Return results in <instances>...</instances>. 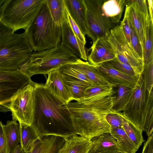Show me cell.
I'll return each instance as SVG.
<instances>
[{
    "label": "cell",
    "mask_w": 153,
    "mask_h": 153,
    "mask_svg": "<svg viewBox=\"0 0 153 153\" xmlns=\"http://www.w3.org/2000/svg\"><path fill=\"white\" fill-rule=\"evenodd\" d=\"M33 50L24 33H13L0 39V69L15 70L27 61Z\"/></svg>",
    "instance_id": "6"
},
{
    "label": "cell",
    "mask_w": 153,
    "mask_h": 153,
    "mask_svg": "<svg viewBox=\"0 0 153 153\" xmlns=\"http://www.w3.org/2000/svg\"><path fill=\"white\" fill-rule=\"evenodd\" d=\"M115 93L113 88L68 104L77 135L91 140L103 134L110 133L111 127L106 117L111 112Z\"/></svg>",
    "instance_id": "2"
},
{
    "label": "cell",
    "mask_w": 153,
    "mask_h": 153,
    "mask_svg": "<svg viewBox=\"0 0 153 153\" xmlns=\"http://www.w3.org/2000/svg\"><path fill=\"white\" fill-rule=\"evenodd\" d=\"M120 25L128 42L130 45V35L132 25L127 13L125 10L123 18Z\"/></svg>",
    "instance_id": "35"
},
{
    "label": "cell",
    "mask_w": 153,
    "mask_h": 153,
    "mask_svg": "<svg viewBox=\"0 0 153 153\" xmlns=\"http://www.w3.org/2000/svg\"><path fill=\"white\" fill-rule=\"evenodd\" d=\"M58 69L65 76L96 85L83 74L71 66L68 63L60 67Z\"/></svg>",
    "instance_id": "31"
},
{
    "label": "cell",
    "mask_w": 153,
    "mask_h": 153,
    "mask_svg": "<svg viewBox=\"0 0 153 153\" xmlns=\"http://www.w3.org/2000/svg\"><path fill=\"white\" fill-rule=\"evenodd\" d=\"M130 45L137 56L143 62L142 46L137 34L133 25L130 35Z\"/></svg>",
    "instance_id": "33"
},
{
    "label": "cell",
    "mask_w": 153,
    "mask_h": 153,
    "mask_svg": "<svg viewBox=\"0 0 153 153\" xmlns=\"http://www.w3.org/2000/svg\"><path fill=\"white\" fill-rule=\"evenodd\" d=\"M4 127L5 133L8 149L10 153L20 142L19 124L16 121L8 120Z\"/></svg>",
    "instance_id": "28"
},
{
    "label": "cell",
    "mask_w": 153,
    "mask_h": 153,
    "mask_svg": "<svg viewBox=\"0 0 153 153\" xmlns=\"http://www.w3.org/2000/svg\"><path fill=\"white\" fill-rule=\"evenodd\" d=\"M71 66L83 74L97 86L111 85L101 75L95 66L79 58L68 63Z\"/></svg>",
    "instance_id": "18"
},
{
    "label": "cell",
    "mask_w": 153,
    "mask_h": 153,
    "mask_svg": "<svg viewBox=\"0 0 153 153\" xmlns=\"http://www.w3.org/2000/svg\"><path fill=\"white\" fill-rule=\"evenodd\" d=\"M113 87H114L112 85L93 86L86 91L83 97L90 96L98 94L108 90Z\"/></svg>",
    "instance_id": "38"
},
{
    "label": "cell",
    "mask_w": 153,
    "mask_h": 153,
    "mask_svg": "<svg viewBox=\"0 0 153 153\" xmlns=\"http://www.w3.org/2000/svg\"><path fill=\"white\" fill-rule=\"evenodd\" d=\"M84 1L86 8V35L93 42L99 38H107L114 27L102 10L103 0Z\"/></svg>",
    "instance_id": "8"
},
{
    "label": "cell",
    "mask_w": 153,
    "mask_h": 153,
    "mask_svg": "<svg viewBox=\"0 0 153 153\" xmlns=\"http://www.w3.org/2000/svg\"><path fill=\"white\" fill-rule=\"evenodd\" d=\"M78 58L60 44L53 48L33 52L19 69L30 78L35 74L46 75L66 64L75 61Z\"/></svg>",
    "instance_id": "5"
},
{
    "label": "cell",
    "mask_w": 153,
    "mask_h": 153,
    "mask_svg": "<svg viewBox=\"0 0 153 153\" xmlns=\"http://www.w3.org/2000/svg\"><path fill=\"white\" fill-rule=\"evenodd\" d=\"M20 145H18L14 148L10 153H24Z\"/></svg>",
    "instance_id": "44"
},
{
    "label": "cell",
    "mask_w": 153,
    "mask_h": 153,
    "mask_svg": "<svg viewBox=\"0 0 153 153\" xmlns=\"http://www.w3.org/2000/svg\"><path fill=\"white\" fill-rule=\"evenodd\" d=\"M110 133L116 140L121 151L125 153H135L138 150L123 127L111 128Z\"/></svg>",
    "instance_id": "26"
},
{
    "label": "cell",
    "mask_w": 153,
    "mask_h": 153,
    "mask_svg": "<svg viewBox=\"0 0 153 153\" xmlns=\"http://www.w3.org/2000/svg\"><path fill=\"white\" fill-rule=\"evenodd\" d=\"M5 0H0V17L1 16L2 5Z\"/></svg>",
    "instance_id": "46"
},
{
    "label": "cell",
    "mask_w": 153,
    "mask_h": 153,
    "mask_svg": "<svg viewBox=\"0 0 153 153\" xmlns=\"http://www.w3.org/2000/svg\"><path fill=\"white\" fill-rule=\"evenodd\" d=\"M93 144L90 150L100 153L121 151L116 140L110 133L103 134L91 140Z\"/></svg>",
    "instance_id": "21"
},
{
    "label": "cell",
    "mask_w": 153,
    "mask_h": 153,
    "mask_svg": "<svg viewBox=\"0 0 153 153\" xmlns=\"http://www.w3.org/2000/svg\"><path fill=\"white\" fill-rule=\"evenodd\" d=\"M149 18L151 21L153 22V1L152 0H148L147 1Z\"/></svg>",
    "instance_id": "43"
},
{
    "label": "cell",
    "mask_w": 153,
    "mask_h": 153,
    "mask_svg": "<svg viewBox=\"0 0 153 153\" xmlns=\"http://www.w3.org/2000/svg\"><path fill=\"white\" fill-rule=\"evenodd\" d=\"M103 64L131 76H136L132 68L129 64L121 62L116 57Z\"/></svg>",
    "instance_id": "32"
},
{
    "label": "cell",
    "mask_w": 153,
    "mask_h": 153,
    "mask_svg": "<svg viewBox=\"0 0 153 153\" xmlns=\"http://www.w3.org/2000/svg\"><path fill=\"white\" fill-rule=\"evenodd\" d=\"M138 9L144 15L146 19L149 17L147 1L145 0H132Z\"/></svg>",
    "instance_id": "40"
},
{
    "label": "cell",
    "mask_w": 153,
    "mask_h": 153,
    "mask_svg": "<svg viewBox=\"0 0 153 153\" xmlns=\"http://www.w3.org/2000/svg\"><path fill=\"white\" fill-rule=\"evenodd\" d=\"M48 75L45 85L53 95L67 104L73 100L64 76L58 69L51 71Z\"/></svg>",
    "instance_id": "13"
},
{
    "label": "cell",
    "mask_w": 153,
    "mask_h": 153,
    "mask_svg": "<svg viewBox=\"0 0 153 153\" xmlns=\"http://www.w3.org/2000/svg\"><path fill=\"white\" fill-rule=\"evenodd\" d=\"M45 0H5L1 20L15 32L28 27L41 9Z\"/></svg>",
    "instance_id": "7"
},
{
    "label": "cell",
    "mask_w": 153,
    "mask_h": 153,
    "mask_svg": "<svg viewBox=\"0 0 153 153\" xmlns=\"http://www.w3.org/2000/svg\"><path fill=\"white\" fill-rule=\"evenodd\" d=\"M95 66L102 76L114 87L123 86L132 88L138 80L139 76H131L104 64Z\"/></svg>",
    "instance_id": "14"
},
{
    "label": "cell",
    "mask_w": 153,
    "mask_h": 153,
    "mask_svg": "<svg viewBox=\"0 0 153 153\" xmlns=\"http://www.w3.org/2000/svg\"><path fill=\"white\" fill-rule=\"evenodd\" d=\"M61 31L60 44L71 51L78 58L87 61L85 45L75 36L67 19L61 26Z\"/></svg>",
    "instance_id": "15"
},
{
    "label": "cell",
    "mask_w": 153,
    "mask_h": 153,
    "mask_svg": "<svg viewBox=\"0 0 153 153\" xmlns=\"http://www.w3.org/2000/svg\"><path fill=\"white\" fill-rule=\"evenodd\" d=\"M67 20L71 29L75 36L81 42L85 45L86 43V41L85 36L83 35L79 27L70 15L67 10Z\"/></svg>",
    "instance_id": "36"
},
{
    "label": "cell",
    "mask_w": 153,
    "mask_h": 153,
    "mask_svg": "<svg viewBox=\"0 0 153 153\" xmlns=\"http://www.w3.org/2000/svg\"><path fill=\"white\" fill-rule=\"evenodd\" d=\"M142 153H153V134L149 136L144 143Z\"/></svg>",
    "instance_id": "41"
},
{
    "label": "cell",
    "mask_w": 153,
    "mask_h": 153,
    "mask_svg": "<svg viewBox=\"0 0 153 153\" xmlns=\"http://www.w3.org/2000/svg\"><path fill=\"white\" fill-rule=\"evenodd\" d=\"M126 4V0H103L102 8L106 16L113 24L120 21Z\"/></svg>",
    "instance_id": "22"
},
{
    "label": "cell",
    "mask_w": 153,
    "mask_h": 153,
    "mask_svg": "<svg viewBox=\"0 0 153 153\" xmlns=\"http://www.w3.org/2000/svg\"><path fill=\"white\" fill-rule=\"evenodd\" d=\"M149 137L153 131V92L146 89L143 72L132 88L123 109L116 113Z\"/></svg>",
    "instance_id": "3"
},
{
    "label": "cell",
    "mask_w": 153,
    "mask_h": 153,
    "mask_svg": "<svg viewBox=\"0 0 153 153\" xmlns=\"http://www.w3.org/2000/svg\"><path fill=\"white\" fill-rule=\"evenodd\" d=\"M32 81L19 69H0V105L4 106L7 104L19 90Z\"/></svg>",
    "instance_id": "11"
},
{
    "label": "cell",
    "mask_w": 153,
    "mask_h": 153,
    "mask_svg": "<svg viewBox=\"0 0 153 153\" xmlns=\"http://www.w3.org/2000/svg\"><path fill=\"white\" fill-rule=\"evenodd\" d=\"M107 38L112 47L116 57L121 62L129 64L135 76L138 77L143 71V62L128 42L120 25L111 30Z\"/></svg>",
    "instance_id": "10"
},
{
    "label": "cell",
    "mask_w": 153,
    "mask_h": 153,
    "mask_svg": "<svg viewBox=\"0 0 153 153\" xmlns=\"http://www.w3.org/2000/svg\"><path fill=\"white\" fill-rule=\"evenodd\" d=\"M142 72L146 89L150 93L153 92V60L143 68Z\"/></svg>",
    "instance_id": "34"
},
{
    "label": "cell",
    "mask_w": 153,
    "mask_h": 153,
    "mask_svg": "<svg viewBox=\"0 0 153 153\" xmlns=\"http://www.w3.org/2000/svg\"><path fill=\"white\" fill-rule=\"evenodd\" d=\"M93 144L91 140L77 135L65 139L59 153H88Z\"/></svg>",
    "instance_id": "19"
},
{
    "label": "cell",
    "mask_w": 153,
    "mask_h": 153,
    "mask_svg": "<svg viewBox=\"0 0 153 153\" xmlns=\"http://www.w3.org/2000/svg\"><path fill=\"white\" fill-rule=\"evenodd\" d=\"M13 30L5 24L0 19V39L11 33Z\"/></svg>",
    "instance_id": "42"
},
{
    "label": "cell",
    "mask_w": 153,
    "mask_h": 153,
    "mask_svg": "<svg viewBox=\"0 0 153 153\" xmlns=\"http://www.w3.org/2000/svg\"><path fill=\"white\" fill-rule=\"evenodd\" d=\"M0 153H8L7 142L4 125L0 121Z\"/></svg>",
    "instance_id": "39"
},
{
    "label": "cell",
    "mask_w": 153,
    "mask_h": 153,
    "mask_svg": "<svg viewBox=\"0 0 153 153\" xmlns=\"http://www.w3.org/2000/svg\"><path fill=\"white\" fill-rule=\"evenodd\" d=\"M143 68L153 60V22L149 17L145 19L143 46Z\"/></svg>",
    "instance_id": "23"
},
{
    "label": "cell",
    "mask_w": 153,
    "mask_h": 153,
    "mask_svg": "<svg viewBox=\"0 0 153 153\" xmlns=\"http://www.w3.org/2000/svg\"><path fill=\"white\" fill-rule=\"evenodd\" d=\"M106 119L111 128L123 127L122 117L117 114L111 112L109 113L106 116Z\"/></svg>",
    "instance_id": "37"
},
{
    "label": "cell",
    "mask_w": 153,
    "mask_h": 153,
    "mask_svg": "<svg viewBox=\"0 0 153 153\" xmlns=\"http://www.w3.org/2000/svg\"><path fill=\"white\" fill-rule=\"evenodd\" d=\"M50 13L54 23L61 27L67 18L64 0H46Z\"/></svg>",
    "instance_id": "25"
},
{
    "label": "cell",
    "mask_w": 153,
    "mask_h": 153,
    "mask_svg": "<svg viewBox=\"0 0 153 153\" xmlns=\"http://www.w3.org/2000/svg\"><path fill=\"white\" fill-rule=\"evenodd\" d=\"M117 95L116 96L111 113H117L121 112L122 111L129 96L132 88L119 86Z\"/></svg>",
    "instance_id": "30"
},
{
    "label": "cell",
    "mask_w": 153,
    "mask_h": 153,
    "mask_svg": "<svg viewBox=\"0 0 153 153\" xmlns=\"http://www.w3.org/2000/svg\"><path fill=\"white\" fill-rule=\"evenodd\" d=\"M25 32L34 52L53 48L60 44L61 27L53 20L46 0Z\"/></svg>",
    "instance_id": "4"
},
{
    "label": "cell",
    "mask_w": 153,
    "mask_h": 153,
    "mask_svg": "<svg viewBox=\"0 0 153 153\" xmlns=\"http://www.w3.org/2000/svg\"><path fill=\"white\" fill-rule=\"evenodd\" d=\"M91 49L87 60L90 64L95 66L101 65L116 57L107 38H99L93 42Z\"/></svg>",
    "instance_id": "12"
},
{
    "label": "cell",
    "mask_w": 153,
    "mask_h": 153,
    "mask_svg": "<svg viewBox=\"0 0 153 153\" xmlns=\"http://www.w3.org/2000/svg\"><path fill=\"white\" fill-rule=\"evenodd\" d=\"M65 141V139L59 136H42L35 142L31 151L24 153H59Z\"/></svg>",
    "instance_id": "16"
},
{
    "label": "cell",
    "mask_w": 153,
    "mask_h": 153,
    "mask_svg": "<svg viewBox=\"0 0 153 153\" xmlns=\"http://www.w3.org/2000/svg\"><path fill=\"white\" fill-rule=\"evenodd\" d=\"M125 10L127 13L132 24L137 34L143 48L146 19L136 7L132 0H127Z\"/></svg>",
    "instance_id": "20"
},
{
    "label": "cell",
    "mask_w": 153,
    "mask_h": 153,
    "mask_svg": "<svg viewBox=\"0 0 153 153\" xmlns=\"http://www.w3.org/2000/svg\"><path fill=\"white\" fill-rule=\"evenodd\" d=\"M121 117L123 129L138 150L144 141L142 136L143 131Z\"/></svg>",
    "instance_id": "29"
},
{
    "label": "cell",
    "mask_w": 153,
    "mask_h": 153,
    "mask_svg": "<svg viewBox=\"0 0 153 153\" xmlns=\"http://www.w3.org/2000/svg\"><path fill=\"white\" fill-rule=\"evenodd\" d=\"M64 76L65 83L73 100L77 101L82 98L91 87L95 86L76 79Z\"/></svg>",
    "instance_id": "27"
},
{
    "label": "cell",
    "mask_w": 153,
    "mask_h": 153,
    "mask_svg": "<svg viewBox=\"0 0 153 153\" xmlns=\"http://www.w3.org/2000/svg\"><path fill=\"white\" fill-rule=\"evenodd\" d=\"M88 153H100L97 152H94V151H93L92 150H91L90 149V150H89V151H88ZM107 153H125L123 152H122L121 151H120L115 152H114Z\"/></svg>",
    "instance_id": "45"
},
{
    "label": "cell",
    "mask_w": 153,
    "mask_h": 153,
    "mask_svg": "<svg viewBox=\"0 0 153 153\" xmlns=\"http://www.w3.org/2000/svg\"><path fill=\"white\" fill-rule=\"evenodd\" d=\"M70 15L85 36L87 34L86 8L84 0H64Z\"/></svg>",
    "instance_id": "17"
},
{
    "label": "cell",
    "mask_w": 153,
    "mask_h": 153,
    "mask_svg": "<svg viewBox=\"0 0 153 153\" xmlns=\"http://www.w3.org/2000/svg\"><path fill=\"white\" fill-rule=\"evenodd\" d=\"M31 125L39 137L45 135L65 139L77 135L68 104L53 95L45 84L35 82Z\"/></svg>",
    "instance_id": "1"
},
{
    "label": "cell",
    "mask_w": 153,
    "mask_h": 153,
    "mask_svg": "<svg viewBox=\"0 0 153 153\" xmlns=\"http://www.w3.org/2000/svg\"><path fill=\"white\" fill-rule=\"evenodd\" d=\"M19 124L20 146L24 152H29L35 142L40 137L31 125Z\"/></svg>",
    "instance_id": "24"
},
{
    "label": "cell",
    "mask_w": 153,
    "mask_h": 153,
    "mask_svg": "<svg viewBox=\"0 0 153 153\" xmlns=\"http://www.w3.org/2000/svg\"><path fill=\"white\" fill-rule=\"evenodd\" d=\"M32 81L19 90L4 106L11 112L12 120L19 124L30 125L34 112V85Z\"/></svg>",
    "instance_id": "9"
}]
</instances>
